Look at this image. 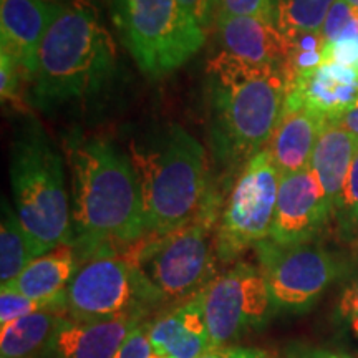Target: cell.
<instances>
[{"label": "cell", "mask_w": 358, "mask_h": 358, "mask_svg": "<svg viewBox=\"0 0 358 358\" xmlns=\"http://www.w3.org/2000/svg\"><path fill=\"white\" fill-rule=\"evenodd\" d=\"M22 78H25L24 71L15 58L0 50V95L3 103H17L19 100V85Z\"/></svg>", "instance_id": "f546056e"}, {"label": "cell", "mask_w": 358, "mask_h": 358, "mask_svg": "<svg viewBox=\"0 0 358 358\" xmlns=\"http://www.w3.org/2000/svg\"><path fill=\"white\" fill-rule=\"evenodd\" d=\"M156 307L161 301L145 277L116 254L83 261L66 287V317L77 322L146 317Z\"/></svg>", "instance_id": "9c48e42d"}, {"label": "cell", "mask_w": 358, "mask_h": 358, "mask_svg": "<svg viewBox=\"0 0 358 358\" xmlns=\"http://www.w3.org/2000/svg\"><path fill=\"white\" fill-rule=\"evenodd\" d=\"M181 10L191 22H194L203 32L208 35L213 29L214 0H178Z\"/></svg>", "instance_id": "d6a6232c"}, {"label": "cell", "mask_w": 358, "mask_h": 358, "mask_svg": "<svg viewBox=\"0 0 358 358\" xmlns=\"http://www.w3.org/2000/svg\"><path fill=\"white\" fill-rule=\"evenodd\" d=\"M334 217V206L312 168L280 178L271 241L279 245L313 243Z\"/></svg>", "instance_id": "7c38bea8"}, {"label": "cell", "mask_w": 358, "mask_h": 358, "mask_svg": "<svg viewBox=\"0 0 358 358\" xmlns=\"http://www.w3.org/2000/svg\"><path fill=\"white\" fill-rule=\"evenodd\" d=\"M151 352L150 320H143L128 334L115 358H150Z\"/></svg>", "instance_id": "4dcf8cb0"}, {"label": "cell", "mask_w": 358, "mask_h": 358, "mask_svg": "<svg viewBox=\"0 0 358 358\" xmlns=\"http://www.w3.org/2000/svg\"><path fill=\"white\" fill-rule=\"evenodd\" d=\"M64 313L37 312L0 327V355L6 358H38L55 334Z\"/></svg>", "instance_id": "44dd1931"}, {"label": "cell", "mask_w": 358, "mask_h": 358, "mask_svg": "<svg viewBox=\"0 0 358 358\" xmlns=\"http://www.w3.org/2000/svg\"><path fill=\"white\" fill-rule=\"evenodd\" d=\"M221 204L168 234H148L123 257L145 277L161 306H178L206 290L217 274L216 224Z\"/></svg>", "instance_id": "8992f818"}, {"label": "cell", "mask_w": 358, "mask_h": 358, "mask_svg": "<svg viewBox=\"0 0 358 358\" xmlns=\"http://www.w3.org/2000/svg\"><path fill=\"white\" fill-rule=\"evenodd\" d=\"M64 7L45 0H0V47L15 58L30 82L45 35Z\"/></svg>", "instance_id": "4fadbf2b"}, {"label": "cell", "mask_w": 358, "mask_h": 358, "mask_svg": "<svg viewBox=\"0 0 358 358\" xmlns=\"http://www.w3.org/2000/svg\"><path fill=\"white\" fill-rule=\"evenodd\" d=\"M325 64H338L358 70V35L327 43Z\"/></svg>", "instance_id": "1f68e13d"}, {"label": "cell", "mask_w": 358, "mask_h": 358, "mask_svg": "<svg viewBox=\"0 0 358 358\" xmlns=\"http://www.w3.org/2000/svg\"><path fill=\"white\" fill-rule=\"evenodd\" d=\"M256 254L277 312L310 310L343 272L340 257L313 243L279 245L268 239Z\"/></svg>", "instance_id": "30bf717a"}, {"label": "cell", "mask_w": 358, "mask_h": 358, "mask_svg": "<svg viewBox=\"0 0 358 358\" xmlns=\"http://www.w3.org/2000/svg\"><path fill=\"white\" fill-rule=\"evenodd\" d=\"M211 138L216 158L243 164L264 150L284 110L282 71L217 52L206 65Z\"/></svg>", "instance_id": "3957f363"}, {"label": "cell", "mask_w": 358, "mask_h": 358, "mask_svg": "<svg viewBox=\"0 0 358 358\" xmlns=\"http://www.w3.org/2000/svg\"><path fill=\"white\" fill-rule=\"evenodd\" d=\"M37 257V252L22 227L13 206L2 199V222H0V282L2 285L15 280L25 271V267Z\"/></svg>", "instance_id": "7402d4cb"}, {"label": "cell", "mask_w": 358, "mask_h": 358, "mask_svg": "<svg viewBox=\"0 0 358 358\" xmlns=\"http://www.w3.org/2000/svg\"><path fill=\"white\" fill-rule=\"evenodd\" d=\"M2 358H6V357H2Z\"/></svg>", "instance_id": "f35d334b"}, {"label": "cell", "mask_w": 358, "mask_h": 358, "mask_svg": "<svg viewBox=\"0 0 358 358\" xmlns=\"http://www.w3.org/2000/svg\"><path fill=\"white\" fill-rule=\"evenodd\" d=\"M285 37L289 40V52L282 69V77L285 80V92L289 93L295 83L325 64L327 43L320 32H299Z\"/></svg>", "instance_id": "603a6c76"}, {"label": "cell", "mask_w": 358, "mask_h": 358, "mask_svg": "<svg viewBox=\"0 0 358 358\" xmlns=\"http://www.w3.org/2000/svg\"><path fill=\"white\" fill-rule=\"evenodd\" d=\"M118 71L111 34L87 0H71L45 35L30 103L42 111L101 96Z\"/></svg>", "instance_id": "7a4b0ae2"}, {"label": "cell", "mask_w": 358, "mask_h": 358, "mask_svg": "<svg viewBox=\"0 0 358 358\" xmlns=\"http://www.w3.org/2000/svg\"><path fill=\"white\" fill-rule=\"evenodd\" d=\"M330 123L325 116L313 113L303 106L284 103L267 150L280 178L310 168V159L320 133Z\"/></svg>", "instance_id": "ac0fdd59"}, {"label": "cell", "mask_w": 358, "mask_h": 358, "mask_svg": "<svg viewBox=\"0 0 358 358\" xmlns=\"http://www.w3.org/2000/svg\"><path fill=\"white\" fill-rule=\"evenodd\" d=\"M111 24L143 73L158 78L201 50L206 34L178 0H105Z\"/></svg>", "instance_id": "52a82bcc"}, {"label": "cell", "mask_w": 358, "mask_h": 358, "mask_svg": "<svg viewBox=\"0 0 358 358\" xmlns=\"http://www.w3.org/2000/svg\"><path fill=\"white\" fill-rule=\"evenodd\" d=\"M45 2H50V3H57V6H66L70 3L71 0H45Z\"/></svg>", "instance_id": "8d00e7d4"}, {"label": "cell", "mask_w": 358, "mask_h": 358, "mask_svg": "<svg viewBox=\"0 0 358 358\" xmlns=\"http://www.w3.org/2000/svg\"><path fill=\"white\" fill-rule=\"evenodd\" d=\"M334 217L345 231H352L358 224V145L348 169L342 194L335 206Z\"/></svg>", "instance_id": "4316f807"}, {"label": "cell", "mask_w": 358, "mask_h": 358, "mask_svg": "<svg viewBox=\"0 0 358 358\" xmlns=\"http://www.w3.org/2000/svg\"><path fill=\"white\" fill-rule=\"evenodd\" d=\"M348 3H350L352 7H355V8H358V0H347Z\"/></svg>", "instance_id": "74e56055"}, {"label": "cell", "mask_w": 358, "mask_h": 358, "mask_svg": "<svg viewBox=\"0 0 358 358\" xmlns=\"http://www.w3.org/2000/svg\"><path fill=\"white\" fill-rule=\"evenodd\" d=\"M284 358H358L343 350L295 342L284 350Z\"/></svg>", "instance_id": "836d02e7"}, {"label": "cell", "mask_w": 358, "mask_h": 358, "mask_svg": "<svg viewBox=\"0 0 358 358\" xmlns=\"http://www.w3.org/2000/svg\"><path fill=\"white\" fill-rule=\"evenodd\" d=\"M145 317L77 322L64 317L45 348L43 358H115L124 338Z\"/></svg>", "instance_id": "2e32d148"}, {"label": "cell", "mask_w": 358, "mask_h": 358, "mask_svg": "<svg viewBox=\"0 0 358 358\" xmlns=\"http://www.w3.org/2000/svg\"><path fill=\"white\" fill-rule=\"evenodd\" d=\"M325 43L357 37L358 35V8L352 7L347 0H335L327 13L320 30Z\"/></svg>", "instance_id": "484cf974"}, {"label": "cell", "mask_w": 358, "mask_h": 358, "mask_svg": "<svg viewBox=\"0 0 358 358\" xmlns=\"http://www.w3.org/2000/svg\"><path fill=\"white\" fill-rule=\"evenodd\" d=\"M285 103L303 106L335 122L358 103V70L338 64H324L295 83Z\"/></svg>", "instance_id": "e0dca14e"}, {"label": "cell", "mask_w": 358, "mask_h": 358, "mask_svg": "<svg viewBox=\"0 0 358 358\" xmlns=\"http://www.w3.org/2000/svg\"><path fill=\"white\" fill-rule=\"evenodd\" d=\"M141 186L148 234H168L203 216L219 199L208 189L206 150L178 123L156 127L129 146Z\"/></svg>", "instance_id": "277c9868"}, {"label": "cell", "mask_w": 358, "mask_h": 358, "mask_svg": "<svg viewBox=\"0 0 358 358\" xmlns=\"http://www.w3.org/2000/svg\"><path fill=\"white\" fill-rule=\"evenodd\" d=\"M199 358H271L262 348L241 347V345H222L214 347Z\"/></svg>", "instance_id": "e575fe53"}, {"label": "cell", "mask_w": 358, "mask_h": 358, "mask_svg": "<svg viewBox=\"0 0 358 358\" xmlns=\"http://www.w3.org/2000/svg\"><path fill=\"white\" fill-rule=\"evenodd\" d=\"M335 0H272V20L284 35L320 32Z\"/></svg>", "instance_id": "cb8c5ba5"}, {"label": "cell", "mask_w": 358, "mask_h": 358, "mask_svg": "<svg viewBox=\"0 0 358 358\" xmlns=\"http://www.w3.org/2000/svg\"><path fill=\"white\" fill-rule=\"evenodd\" d=\"M335 122H338L348 133H352L358 140V103L352 110H348L345 115H342L338 120H335Z\"/></svg>", "instance_id": "d590c367"}, {"label": "cell", "mask_w": 358, "mask_h": 358, "mask_svg": "<svg viewBox=\"0 0 358 358\" xmlns=\"http://www.w3.org/2000/svg\"><path fill=\"white\" fill-rule=\"evenodd\" d=\"M335 317L340 325L358 340V274L350 280V284L343 289L337 302V312Z\"/></svg>", "instance_id": "f1b7e54d"}, {"label": "cell", "mask_w": 358, "mask_h": 358, "mask_svg": "<svg viewBox=\"0 0 358 358\" xmlns=\"http://www.w3.org/2000/svg\"><path fill=\"white\" fill-rule=\"evenodd\" d=\"M73 248L87 261L148 236L145 204L129 155L101 136H70Z\"/></svg>", "instance_id": "6da1fadb"}, {"label": "cell", "mask_w": 358, "mask_h": 358, "mask_svg": "<svg viewBox=\"0 0 358 358\" xmlns=\"http://www.w3.org/2000/svg\"><path fill=\"white\" fill-rule=\"evenodd\" d=\"M203 292L169 307L155 320H150V342L156 355L199 358L214 348L206 320Z\"/></svg>", "instance_id": "9a60e30c"}, {"label": "cell", "mask_w": 358, "mask_h": 358, "mask_svg": "<svg viewBox=\"0 0 358 358\" xmlns=\"http://www.w3.org/2000/svg\"><path fill=\"white\" fill-rule=\"evenodd\" d=\"M259 17L272 20V0H214V17ZM214 20V19H213Z\"/></svg>", "instance_id": "83f0119b"}, {"label": "cell", "mask_w": 358, "mask_h": 358, "mask_svg": "<svg viewBox=\"0 0 358 358\" xmlns=\"http://www.w3.org/2000/svg\"><path fill=\"white\" fill-rule=\"evenodd\" d=\"M214 38L227 55L248 64L284 69L289 40L271 20L259 17H214Z\"/></svg>", "instance_id": "5bb4252c"}, {"label": "cell", "mask_w": 358, "mask_h": 358, "mask_svg": "<svg viewBox=\"0 0 358 358\" xmlns=\"http://www.w3.org/2000/svg\"><path fill=\"white\" fill-rule=\"evenodd\" d=\"M80 266L82 259L77 249L73 245H60L30 262L25 271L7 285L34 301H53L66 294V287Z\"/></svg>", "instance_id": "d6986e66"}, {"label": "cell", "mask_w": 358, "mask_h": 358, "mask_svg": "<svg viewBox=\"0 0 358 358\" xmlns=\"http://www.w3.org/2000/svg\"><path fill=\"white\" fill-rule=\"evenodd\" d=\"M58 312L66 315V294L53 301H34L19 290L2 285L0 289V327H6L13 320L32 315L37 312Z\"/></svg>", "instance_id": "d4e9b609"}, {"label": "cell", "mask_w": 358, "mask_h": 358, "mask_svg": "<svg viewBox=\"0 0 358 358\" xmlns=\"http://www.w3.org/2000/svg\"><path fill=\"white\" fill-rule=\"evenodd\" d=\"M213 347L231 345L261 330L277 312L261 267L248 262L219 274L203 292Z\"/></svg>", "instance_id": "8fae6325"}, {"label": "cell", "mask_w": 358, "mask_h": 358, "mask_svg": "<svg viewBox=\"0 0 358 358\" xmlns=\"http://www.w3.org/2000/svg\"><path fill=\"white\" fill-rule=\"evenodd\" d=\"M358 140L338 122H330L320 133L313 150L310 168L319 179L322 189L330 203L335 206L342 194L343 185L355 156Z\"/></svg>", "instance_id": "ffe728a7"}, {"label": "cell", "mask_w": 358, "mask_h": 358, "mask_svg": "<svg viewBox=\"0 0 358 358\" xmlns=\"http://www.w3.org/2000/svg\"><path fill=\"white\" fill-rule=\"evenodd\" d=\"M280 174L267 148L241 166L216 224L219 262L236 261L248 249L271 239Z\"/></svg>", "instance_id": "ba28073f"}, {"label": "cell", "mask_w": 358, "mask_h": 358, "mask_svg": "<svg viewBox=\"0 0 358 358\" xmlns=\"http://www.w3.org/2000/svg\"><path fill=\"white\" fill-rule=\"evenodd\" d=\"M8 174L13 209L37 256L60 245H73L64 158L34 116H27L15 128Z\"/></svg>", "instance_id": "5b68a950"}]
</instances>
